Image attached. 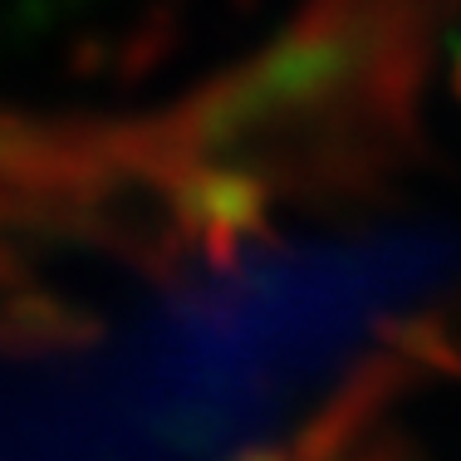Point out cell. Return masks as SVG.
Segmentation results:
<instances>
[]
</instances>
